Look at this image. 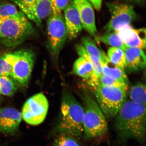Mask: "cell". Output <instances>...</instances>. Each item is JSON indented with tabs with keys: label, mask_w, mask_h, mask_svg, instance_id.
<instances>
[{
	"label": "cell",
	"mask_w": 146,
	"mask_h": 146,
	"mask_svg": "<svg viewBox=\"0 0 146 146\" xmlns=\"http://www.w3.org/2000/svg\"><path fill=\"white\" fill-rule=\"evenodd\" d=\"M1 91H0V100H1Z\"/></svg>",
	"instance_id": "cell-32"
},
{
	"label": "cell",
	"mask_w": 146,
	"mask_h": 146,
	"mask_svg": "<svg viewBox=\"0 0 146 146\" xmlns=\"http://www.w3.org/2000/svg\"><path fill=\"white\" fill-rule=\"evenodd\" d=\"M64 12L67 36L70 39H74L81 33L83 27L79 14L72 0L65 7Z\"/></svg>",
	"instance_id": "cell-13"
},
{
	"label": "cell",
	"mask_w": 146,
	"mask_h": 146,
	"mask_svg": "<svg viewBox=\"0 0 146 146\" xmlns=\"http://www.w3.org/2000/svg\"><path fill=\"white\" fill-rule=\"evenodd\" d=\"M116 32L119 35L127 47L145 49L146 30L145 29H135L130 25H127Z\"/></svg>",
	"instance_id": "cell-12"
},
{
	"label": "cell",
	"mask_w": 146,
	"mask_h": 146,
	"mask_svg": "<svg viewBox=\"0 0 146 146\" xmlns=\"http://www.w3.org/2000/svg\"><path fill=\"white\" fill-rule=\"evenodd\" d=\"M96 40L102 42L125 51L127 47L121 37L116 32L106 33L100 36H96Z\"/></svg>",
	"instance_id": "cell-19"
},
{
	"label": "cell",
	"mask_w": 146,
	"mask_h": 146,
	"mask_svg": "<svg viewBox=\"0 0 146 146\" xmlns=\"http://www.w3.org/2000/svg\"><path fill=\"white\" fill-rule=\"evenodd\" d=\"M87 83L96 84L105 86L119 88L127 91L128 88V87L121 82L110 78L103 74L94 76L87 80Z\"/></svg>",
	"instance_id": "cell-22"
},
{
	"label": "cell",
	"mask_w": 146,
	"mask_h": 146,
	"mask_svg": "<svg viewBox=\"0 0 146 146\" xmlns=\"http://www.w3.org/2000/svg\"><path fill=\"white\" fill-rule=\"evenodd\" d=\"M15 3L25 16L41 27L42 21L38 18L36 11V0H10Z\"/></svg>",
	"instance_id": "cell-17"
},
{
	"label": "cell",
	"mask_w": 146,
	"mask_h": 146,
	"mask_svg": "<svg viewBox=\"0 0 146 146\" xmlns=\"http://www.w3.org/2000/svg\"><path fill=\"white\" fill-rule=\"evenodd\" d=\"M72 73L87 80L97 76L92 64L81 56H80L75 62Z\"/></svg>",
	"instance_id": "cell-15"
},
{
	"label": "cell",
	"mask_w": 146,
	"mask_h": 146,
	"mask_svg": "<svg viewBox=\"0 0 146 146\" xmlns=\"http://www.w3.org/2000/svg\"><path fill=\"white\" fill-rule=\"evenodd\" d=\"M53 146H81L74 137L61 133L56 135L53 142Z\"/></svg>",
	"instance_id": "cell-26"
},
{
	"label": "cell",
	"mask_w": 146,
	"mask_h": 146,
	"mask_svg": "<svg viewBox=\"0 0 146 146\" xmlns=\"http://www.w3.org/2000/svg\"><path fill=\"white\" fill-rule=\"evenodd\" d=\"M11 66L5 59V56L0 57V76H10Z\"/></svg>",
	"instance_id": "cell-28"
},
{
	"label": "cell",
	"mask_w": 146,
	"mask_h": 146,
	"mask_svg": "<svg viewBox=\"0 0 146 146\" xmlns=\"http://www.w3.org/2000/svg\"><path fill=\"white\" fill-rule=\"evenodd\" d=\"M76 50L80 56L85 58L92 64L97 76L103 74L101 64L100 60L97 58L89 54L82 44H78L76 45Z\"/></svg>",
	"instance_id": "cell-25"
},
{
	"label": "cell",
	"mask_w": 146,
	"mask_h": 146,
	"mask_svg": "<svg viewBox=\"0 0 146 146\" xmlns=\"http://www.w3.org/2000/svg\"><path fill=\"white\" fill-rule=\"evenodd\" d=\"M101 64L103 74L117 80L128 87V78L125 70L113 64L110 61Z\"/></svg>",
	"instance_id": "cell-16"
},
{
	"label": "cell",
	"mask_w": 146,
	"mask_h": 146,
	"mask_svg": "<svg viewBox=\"0 0 146 146\" xmlns=\"http://www.w3.org/2000/svg\"><path fill=\"white\" fill-rule=\"evenodd\" d=\"M146 106L126 100L115 117L114 126L119 141L134 139L143 143L146 136Z\"/></svg>",
	"instance_id": "cell-1"
},
{
	"label": "cell",
	"mask_w": 146,
	"mask_h": 146,
	"mask_svg": "<svg viewBox=\"0 0 146 146\" xmlns=\"http://www.w3.org/2000/svg\"><path fill=\"white\" fill-rule=\"evenodd\" d=\"M84 110L72 93L65 90L63 92L59 121L54 129L56 135L64 133L76 138L84 133Z\"/></svg>",
	"instance_id": "cell-2"
},
{
	"label": "cell",
	"mask_w": 146,
	"mask_h": 146,
	"mask_svg": "<svg viewBox=\"0 0 146 146\" xmlns=\"http://www.w3.org/2000/svg\"><path fill=\"white\" fill-rule=\"evenodd\" d=\"M127 1L131 2L141 3H143L145 0H127Z\"/></svg>",
	"instance_id": "cell-31"
},
{
	"label": "cell",
	"mask_w": 146,
	"mask_h": 146,
	"mask_svg": "<svg viewBox=\"0 0 146 146\" xmlns=\"http://www.w3.org/2000/svg\"><path fill=\"white\" fill-rule=\"evenodd\" d=\"M17 86L9 76H0V91L5 96L11 97L17 91Z\"/></svg>",
	"instance_id": "cell-24"
},
{
	"label": "cell",
	"mask_w": 146,
	"mask_h": 146,
	"mask_svg": "<svg viewBox=\"0 0 146 146\" xmlns=\"http://www.w3.org/2000/svg\"><path fill=\"white\" fill-rule=\"evenodd\" d=\"M82 98L84 104V132L89 138L103 135L108 129L105 116L89 93L83 91Z\"/></svg>",
	"instance_id": "cell-4"
},
{
	"label": "cell",
	"mask_w": 146,
	"mask_h": 146,
	"mask_svg": "<svg viewBox=\"0 0 146 146\" xmlns=\"http://www.w3.org/2000/svg\"><path fill=\"white\" fill-rule=\"evenodd\" d=\"M48 100L42 93L34 95L28 98L24 105L22 117L29 125H36L44 120L48 112Z\"/></svg>",
	"instance_id": "cell-8"
},
{
	"label": "cell",
	"mask_w": 146,
	"mask_h": 146,
	"mask_svg": "<svg viewBox=\"0 0 146 146\" xmlns=\"http://www.w3.org/2000/svg\"><path fill=\"white\" fill-rule=\"evenodd\" d=\"M96 10L99 11L101 8L102 0H88Z\"/></svg>",
	"instance_id": "cell-30"
},
{
	"label": "cell",
	"mask_w": 146,
	"mask_h": 146,
	"mask_svg": "<svg viewBox=\"0 0 146 146\" xmlns=\"http://www.w3.org/2000/svg\"><path fill=\"white\" fill-rule=\"evenodd\" d=\"M146 89L145 84L139 82L131 87L129 92L130 100L134 103L146 106Z\"/></svg>",
	"instance_id": "cell-20"
},
{
	"label": "cell",
	"mask_w": 146,
	"mask_h": 146,
	"mask_svg": "<svg viewBox=\"0 0 146 146\" xmlns=\"http://www.w3.org/2000/svg\"><path fill=\"white\" fill-rule=\"evenodd\" d=\"M82 45L85 50L91 55L97 58L101 64L109 61L107 55L100 50L95 42L91 38L86 36L82 38Z\"/></svg>",
	"instance_id": "cell-18"
},
{
	"label": "cell",
	"mask_w": 146,
	"mask_h": 146,
	"mask_svg": "<svg viewBox=\"0 0 146 146\" xmlns=\"http://www.w3.org/2000/svg\"><path fill=\"white\" fill-rule=\"evenodd\" d=\"M11 66L10 76L20 86L28 85L34 66L35 55L31 50L23 49L5 55Z\"/></svg>",
	"instance_id": "cell-6"
},
{
	"label": "cell",
	"mask_w": 146,
	"mask_h": 146,
	"mask_svg": "<svg viewBox=\"0 0 146 146\" xmlns=\"http://www.w3.org/2000/svg\"><path fill=\"white\" fill-rule=\"evenodd\" d=\"M87 83L105 117L110 119L115 118L127 99V91L118 87Z\"/></svg>",
	"instance_id": "cell-3"
},
{
	"label": "cell",
	"mask_w": 146,
	"mask_h": 146,
	"mask_svg": "<svg viewBox=\"0 0 146 146\" xmlns=\"http://www.w3.org/2000/svg\"><path fill=\"white\" fill-rule=\"evenodd\" d=\"M36 15L41 21L52 14V0H36Z\"/></svg>",
	"instance_id": "cell-23"
},
{
	"label": "cell",
	"mask_w": 146,
	"mask_h": 146,
	"mask_svg": "<svg viewBox=\"0 0 146 146\" xmlns=\"http://www.w3.org/2000/svg\"><path fill=\"white\" fill-rule=\"evenodd\" d=\"M81 19L82 27L91 36L96 37L97 30L93 6L88 0H72Z\"/></svg>",
	"instance_id": "cell-10"
},
{
	"label": "cell",
	"mask_w": 146,
	"mask_h": 146,
	"mask_svg": "<svg viewBox=\"0 0 146 146\" xmlns=\"http://www.w3.org/2000/svg\"><path fill=\"white\" fill-rule=\"evenodd\" d=\"M107 56L111 63L125 70L126 60L125 52L121 49L111 47L108 51Z\"/></svg>",
	"instance_id": "cell-21"
},
{
	"label": "cell",
	"mask_w": 146,
	"mask_h": 146,
	"mask_svg": "<svg viewBox=\"0 0 146 146\" xmlns=\"http://www.w3.org/2000/svg\"><path fill=\"white\" fill-rule=\"evenodd\" d=\"M110 13V20L106 25V33L117 31L127 25H130L136 19L137 14L132 5L119 3H107Z\"/></svg>",
	"instance_id": "cell-9"
},
{
	"label": "cell",
	"mask_w": 146,
	"mask_h": 146,
	"mask_svg": "<svg viewBox=\"0 0 146 146\" xmlns=\"http://www.w3.org/2000/svg\"><path fill=\"white\" fill-rule=\"evenodd\" d=\"M21 11H19L15 5L11 3L0 4V24L8 18L17 15Z\"/></svg>",
	"instance_id": "cell-27"
},
{
	"label": "cell",
	"mask_w": 146,
	"mask_h": 146,
	"mask_svg": "<svg viewBox=\"0 0 146 146\" xmlns=\"http://www.w3.org/2000/svg\"><path fill=\"white\" fill-rule=\"evenodd\" d=\"M22 118L21 113L12 107L0 109V132L7 134H12L18 130Z\"/></svg>",
	"instance_id": "cell-11"
},
{
	"label": "cell",
	"mask_w": 146,
	"mask_h": 146,
	"mask_svg": "<svg viewBox=\"0 0 146 146\" xmlns=\"http://www.w3.org/2000/svg\"><path fill=\"white\" fill-rule=\"evenodd\" d=\"M47 28L49 50L53 58L57 60L68 38L64 19L62 13L50 15Z\"/></svg>",
	"instance_id": "cell-7"
},
{
	"label": "cell",
	"mask_w": 146,
	"mask_h": 146,
	"mask_svg": "<svg viewBox=\"0 0 146 146\" xmlns=\"http://www.w3.org/2000/svg\"><path fill=\"white\" fill-rule=\"evenodd\" d=\"M71 0H52V13H62Z\"/></svg>",
	"instance_id": "cell-29"
},
{
	"label": "cell",
	"mask_w": 146,
	"mask_h": 146,
	"mask_svg": "<svg viewBox=\"0 0 146 146\" xmlns=\"http://www.w3.org/2000/svg\"><path fill=\"white\" fill-rule=\"evenodd\" d=\"M124 51L126 60L125 69L130 72H136L145 68L146 56L142 49L127 47Z\"/></svg>",
	"instance_id": "cell-14"
},
{
	"label": "cell",
	"mask_w": 146,
	"mask_h": 146,
	"mask_svg": "<svg viewBox=\"0 0 146 146\" xmlns=\"http://www.w3.org/2000/svg\"><path fill=\"white\" fill-rule=\"evenodd\" d=\"M34 32L32 25L22 12L0 24V39L8 46L21 44Z\"/></svg>",
	"instance_id": "cell-5"
}]
</instances>
